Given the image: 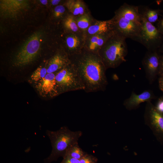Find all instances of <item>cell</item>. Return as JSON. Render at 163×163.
<instances>
[{
    "mask_svg": "<svg viewBox=\"0 0 163 163\" xmlns=\"http://www.w3.org/2000/svg\"><path fill=\"white\" fill-rule=\"evenodd\" d=\"M62 1L60 0H52L50 1L51 4L53 6H55L61 5L60 3Z\"/></svg>",
    "mask_w": 163,
    "mask_h": 163,
    "instance_id": "4dcf8cb0",
    "label": "cell"
},
{
    "mask_svg": "<svg viewBox=\"0 0 163 163\" xmlns=\"http://www.w3.org/2000/svg\"><path fill=\"white\" fill-rule=\"evenodd\" d=\"M156 98L151 90L144 91L139 94H137L133 91L130 96L124 101L123 105L127 110H131L138 108L142 103L151 101Z\"/></svg>",
    "mask_w": 163,
    "mask_h": 163,
    "instance_id": "7c38bea8",
    "label": "cell"
},
{
    "mask_svg": "<svg viewBox=\"0 0 163 163\" xmlns=\"http://www.w3.org/2000/svg\"><path fill=\"white\" fill-rule=\"evenodd\" d=\"M79 160L80 163H97L98 159L91 155L87 154Z\"/></svg>",
    "mask_w": 163,
    "mask_h": 163,
    "instance_id": "d4e9b609",
    "label": "cell"
},
{
    "mask_svg": "<svg viewBox=\"0 0 163 163\" xmlns=\"http://www.w3.org/2000/svg\"><path fill=\"white\" fill-rule=\"evenodd\" d=\"M56 72L47 73L39 81L37 85V88L40 92L54 96L58 94L55 78Z\"/></svg>",
    "mask_w": 163,
    "mask_h": 163,
    "instance_id": "e0dca14e",
    "label": "cell"
},
{
    "mask_svg": "<svg viewBox=\"0 0 163 163\" xmlns=\"http://www.w3.org/2000/svg\"><path fill=\"white\" fill-rule=\"evenodd\" d=\"M29 5L27 0H0L1 16L5 18H15L27 8Z\"/></svg>",
    "mask_w": 163,
    "mask_h": 163,
    "instance_id": "30bf717a",
    "label": "cell"
},
{
    "mask_svg": "<svg viewBox=\"0 0 163 163\" xmlns=\"http://www.w3.org/2000/svg\"><path fill=\"white\" fill-rule=\"evenodd\" d=\"M47 74V69L46 68L39 67L33 73L31 76V78L34 81H40Z\"/></svg>",
    "mask_w": 163,
    "mask_h": 163,
    "instance_id": "cb8c5ba5",
    "label": "cell"
},
{
    "mask_svg": "<svg viewBox=\"0 0 163 163\" xmlns=\"http://www.w3.org/2000/svg\"><path fill=\"white\" fill-rule=\"evenodd\" d=\"M144 123L150 129L157 140L163 145V114L155 108L151 101L146 102Z\"/></svg>",
    "mask_w": 163,
    "mask_h": 163,
    "instance_id": "52a82bcc",
    "label": "cell"
},
{
    "mask_svg": "<svg viewBox=\"0 0 163 163\" xmlns=\"http://www.w3.org/2000/svg\"><path fill=\"white\" fill-rule=\"evenodd\" d=\"M163 75V54L161 55L160 68L158 75L160 76Z\"/></svg>",
    "mask_w": 163,
    "mask_h": 163,
    "instance_id": "f1b7e54d",
    "label": "cell"
},
{
    "mask_svg": "<svg viewBox=\"0 0 163 163\" xmlns=\"http://www.w3.org/2000/svg\"><path fill=\"white\" fill-rule=\"evenodd\" d=\"M40 2L43 5H46L48 3V1L46 0H43L40 1Z\"/></svg>",
    "mask_w": 163,
    "mask_h": 163,
    "instance_id": "d6a6232c",
    "label": "cell"
},
{
    "mask_svg": "<svg viewBox=\"0 0 163 163\" xmlns=\"http://www.w3.org/2000/svg\"><path fill=\"white\" fill-rule=\"evenodd\" d=\"M112 19L114 33L126 39L129 38L136 40L141 30V24L127 20L115 15Z\"/></svg>",
    "mask_w": 163,
    "mask_h": 163,
    "instance_id": "ba28073f",
    "label": "cell"
},
{
    "mask_svg": "<svg viewBox=\"0 0 163 163\" xmlns=\"http://www.w3.org/2000/svg\"><path fill=\"white\" fill-rule=\"evenodd\" d=\"M126 40L114 33L98 51L107 69L116 68L126 62L128 49Z\"/></svg>",
    "mask_w": 163,
    "mask_h": 163,
    "instance_id": "3957f363",
    "label": "cell"
},
{
    "mask_svg": "<svg viewBox=\"0 0 163 163\" xmlns=\"http://www.w3.org/2000/svg\"><path fill=\"white\" fill-rule=\"evenodd\" d=\"M55 78L58 94L63 91L85 89L79 76L71 63L57 72Z\"/></svg>",
    "mask_w": 163,
    "mask_h": 163,
    "instance_id": "277c9868",
    "label": "cell"
},
{
    "mask_svg": "<svg viewBox=\"0 0 163 163\" xmlns=\"http://www.w3.org/2000/svg\"><path fill=\"white\" fill-rule=\"evenodd\" d=\"M86 92L104 91L108 83L107 69L97 53L83 48L79 53L69 56Z\"/></svg>",
    "mask_w": 163,
    "mask_h": 163,
    "instance_id": "6da1fadb",
    "label": "cell"
},
{
    "mask_svg": "<svg viewBox=\"0 0 163 163\" xmlns=\"http://www.w3.org/2000/svg\"><path fill=\"white\" fill-rule=\"evenodd\" d=\"M160 56L158 50L148 51L142 59V63L146 77L150 84L154 81L159 75Z\"/></svg>",
    "mask_w": 163,
    "mask_h": 163,
    "instance_id": "9c48e42d",
    "label": "cell"
},
{
    "mask_svg": "<svg viewBox=\"0 0 163 163\" xmlns=\"http://www.w3.org/2000/svg\"><path fill=\"white\" fill-rule=\"evenodd\" d=\"M115 15L125 19L141 24L142 17L138 6L131 5L125 3L115 12Z\"/></svg>",
    "mask_w": 163,
    "mask_h": 163,
    "instance_id": "5bb4252c",
    "label": "cell"
},
{
    "mask_svg": "<svg viewBox=\"0 0 163 163\" xmlns=\"http://www.w3.org/2000/svg\"><path fill=\"white\" fill-rule=\"evenodd\" d=\"M64 5L69 13L75 18L90 12L86 4L82 0H68Z\"/></svg>",
    "mask_w": 163,
    "mask_h": 163,
    "instance_id": "ac0fdd59",
    "label": "cell"
},
{
    "mask_svg": "<svg viewBox=\"0 0 163 163\" xmlns=\"http://www.w3.org/2000/svg\"><path fill=\"white\" fill-rule=\"evenodd\" d=\"M87 154L80 148L77 143L72 145L69 149L66 156H68L80 160Z\"/></svg>",
    "mask_w": 163,
    "mask_h": 163,
    "instance_id": "7402d4cb",
    "label": "cell"
},
{
    "mask_svg": "<svg viewBox=\"0 0 163 163\" xmlns=\"http://www.w3.org/2000/svg\"><path fill=\"white\" fill-rule=\"evenodd\" d=\"M61 23L64 32L83 34L78 26L75 17L70 14L69 13L62 20Z\"/></svg>",
    "mask_w": 163,
    "mask_h": 163,
    "instance_id": "ffe728a7",
    "label": "cell"
},
{
    "mask_svg": "<svg viewBox=\"0 0 163 163\" xmlns=\"http://www.w3.org/2000/svg\"><path fill=\"white\" fill-rule=\"evenodd\" d=\"M112 31L113 30L112 18L105 21L94 19L86 32L85 38L95 34H105Z\"/></svg>",
    "mask_w": 163,
    "mask_h": 163,
    "instance_id": "2e32d148",
    "label": "cell"
},
{
    "mask_svg": "<svg viewBox=\"0 0 163 163\" xmlns=\"http://www.w3.org/2000/svg\"><path fill=\"white\" fill-rule=\"evenodd\" d=\"M60 163H80V160L68 156H66Z\"/></svg>",
    "mask_w": 163,
    "mask_h": 163,
    "instance_id": "4316f807",
    "label": "cell"
},
{
    "mask_svg": "<svg viewBox=\"0 0 163 163\" xmlns=\"http://www.w3.org/2000/svg\"><path fill=\"white\" fill-rule=\"evenodd\" d=\"M159 87L163 93V75L159 76L158 79ZM163 96V95H162Z\"/></svg>",
    "mask_w": 163,
    "mask_h": 163,
    "instance_id": "f546056e",
    "label": "cell"
},
{
    "mask_svg": "<svg viewBox=\"0 0 163 163\" xmlns=\"http://www.w3.org/2000/svg\"><path fill=\"white\" fill-rule=\"evenodd\" d=\"M138 7L141 16L152 24L158 21L159 16L163 12L161 9H153L147 6H142Z\"/></svg>",
    "mask_w": 163,
    "mask_h": 163,
    "instance_id": "d6986e66",
    "label": "cell"
},
{
    "mask_svg": "<svg viewBox=\"0 0 163 163\" xmlns=\"http://www.w3.org/2000/svg\"><path fill=\"white\" fill-rule=\"evenodd\" d=\"M157 27L159 31L163 35V18L158 21Z\"/></svg>",
    "mask_w": 163,
    "mask_h": 163,
    "instance_id": "83f0119b",
    "label": "cell"
},
{
    "mask_svg": "<svg viewBox=\"0 0 163 163\" xmlns=\"http://www.w3.org/2000/svg\"><path fill=\"white\" fill-rule=\"evenodd\" d=\"M70 63L69 56L64 50L57 51L49 62L47 73L57 72Z\"/></svg>",
    "mask_w": 163,
    "mask_h": 163,
    "instance_id": "9a60e30c",
    "label": "cell"
},
{
    "mask_svg": "<svg viewBox=\"0 0 163 163\" xmlns=\"http://www.w3.org/2000/svg\"><path fill=\"white\" fill-rule=\"evenodd\" d=\"M46 133L50 140L52 150L50 155L44 159L45 163H51L60 157L64 158L69 149L78 143L82 134V131H72L66 126L56 131L47 130Z\"/></svg>",
    "mask_w": 163,
    "mask_h": 163,
    "instance_id": "7a4b0ae2",
    "label": "cell"
},
{
    "mask_svg": "<svg viewBox=\"0 0 163 163\" xmlns=\"http://www.w3.org/2000/svg\"><path fill=\"white\" fill-rule=\"evenodd\" d=\"M75 18L78 28L85 37L86 32L94 18L92 17L90 12Z\"/></svg>",
    "mask_w": 163,
    "mask_h": 163,
    "instance_id": "44dd1931",
    "label": "cell"
},
{
    "mask_svg": "<svg viewBox=\"0 0 163 163\" xmlns=\"http://www.w3.org/2000/svg\"><path fill=\"white\" fill-rule=\"evenodd\" d=\"M64 37L65 52L69 56L79 53L83 48L85 37L82 34L65 32Z\"/></svg>",
    "mask_w": 163,
    "mask_h": 163,
    "instance_id": "8fae6325",
    "label": "cell"
},
{
    "mask_svg": "<svg viewBox=\"0 0 163 163\" xmlns=\"http://www.w3.org/2000/svg\"><path fill=\"white\" fill-rule=\"evenodd\" d=\"M156 109L160 113L163 114V96L160 97L154 105Z\"/></svg>",
    "mask_w": 163,
    "mask_h": 163,
    "instance_id": "484cf974",
    "label": "cell"
},
{
    "mask_svg": "<svg viewBox=\"0 0 163 163\" xmlns=\"http://www.w3.org/2000/svg\"><path fill=\"white\" fill-rule=\"evenodd\" d=\"M163 2V0H162Z\"/></svg>",
    "mask_w": 163,
    "mask_h": 163,
    "instance_id": "836d02e7",
    "label": "cell"
},
{
    "mask_svg": "<svg viewBox=\"0 0 163 163\" xmlns=\"http://www.w3.org/2000/svg\"><path fill=\"white\" fill-rule=\"evenodd\" d=\"M141 23V30L136 41L144 45L148 51L158 50L163 40V35L157 27L142 17Z\"/></svg>",
    "mask_w": 163,
    "mask_h": 163,
    "instance_id": "5b68a950",
    "label": "cell"
},
{
    "mask_svg": "<svg viewBox=\"0 0 163 163\" xmlns=\"http://www.w3.org/2000/svg\"><path fill=\"white\" fill-rule=\"evenodd\" d=\"M64 4H61L55 6L53 11V16L55 19L63 20L67 15H65L68 10Z\"/></svg>",
    "mask_w": 163,
    "mask_h": 163,
    "instance_id": "603a6c76",
    "label": "cell"
},
{
    "mask_svg": "<svg viewBox=\"0 0 163 163\" xmlns=\"http://www.w3.org/2000/svg\"><path fill=\"white\" fill-rule=\"evenodd\" d=\"M41 35L40 32L34 33L24 44L16 55L14 62L16 65L24 66L35 59L40 49Z\"/></svg>",
    "mask_w": 163,
    "mask_h": 163,
    "instance_id": "8992f818",
    "label": "cell"
},
{
    "mask_svg": "<svg viewBox=\"0 0 163 163\" xmlns=\"http://www.w3.org/2000/svg\"><path fill=\"white\" fill-rule=\"evenodd\" d=\"M158 51L159 53L163 54V40Z\"/></svg>",
    "mask_w": 163,
    "mask_h": 163,
    "instance_id": "1f68e13d",
    "label": "cell"
},
{
    "mask_svg": "<svg viewBox=\"0 0 163 163\" xmlns=\"http://www.w3.org/2000/svg\"><path fill=\"white\" fill-rule=\"evenodd\" d=\"M114 33V31H112L87 37L85 38L83 48L89 51L98 53L100 49Z\"/></svg>",
    "mask_w": 163,
    "mask_h": 163,
    "instance_id": "4fadbf2b",
    "label": "cell"
}]
</instances>
